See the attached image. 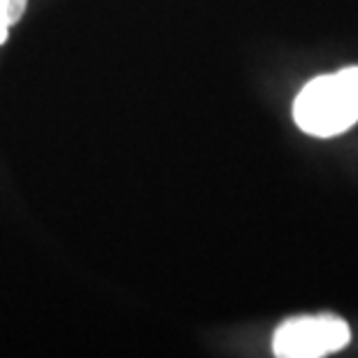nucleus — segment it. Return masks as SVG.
Listing matches in <instances>:
<instances>
[{
    "mask_svg": "<svg viewBox=\"0 0 358 358\" xmlns=\"http://www.w3.org/2000/svg\"><path fill=\"white\" fill-rule=\"evenodd\" d=\"M300 131L314 138H335L358 121V66L314 77L293 103Z\"/></svg>",
    "mask_w": 358,
    "mask_h": 358,
    "instance_id": "f257e3e1",
    "label": "nucleus"
},
{
    "mask_svg": "<svg viewBox=\"0 0 358 358\" xmlns=\"http://www.w3.org/2000/svg\"><path fill=\"white\" fill-rule=\"evenodd\" d=\"M352 331L338 314H303L291 317L275 331L272 349L282 358H321L349 345Z\"/></svg>",
    "mask_w": 358,
    "mask_h": 358,
    "instance_id": "f03ea898",
    "label": "nucleus"
},
{
    "mask_svg": "<svg viewBox=\"0 0 358 358\" xmlns=\"http://www.w3.org/2000/svg\"><path fill=\"white\" fill-rule=\"evenodd\" d=\"M26 5H28V0H0V19H3L7 26L19 24L26 12Z\"/></svg>",
    "mask_w": 358,
    "mask_h": 358,
    "instance_id": "7ed1b4c3",
    "label": "nucleus"
},
{
    "mask_svg": "<svg viewBox=\"0 0 358 358\" xmlns=\"http://www.w3.org/2000/svg\"><path fill=\"white\" fill-rule=\"evenodd\" d=\"M7 35H10V26L0 19V45H5V42H7Z\"/></svg>",
    "mask_w": 358,
    "mask_h": 358,
    "instance_id": "20e7f679",
    "label": "nucleus"
}]
</instances>
